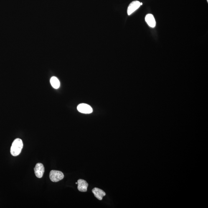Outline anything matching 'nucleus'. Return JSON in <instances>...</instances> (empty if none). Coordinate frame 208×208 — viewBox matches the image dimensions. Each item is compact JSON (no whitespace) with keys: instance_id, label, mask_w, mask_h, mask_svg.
<instances>
[{"instance_id":"f257e3e1","label":"nucleus","mask_w":208,"mask_h":208,"mask_svg":"<svg viewBox=\"0 0 208 208\" xmlns=\"http://www.w3.org/2000/svg\"><path fill=\"white\" fill-rule=\"evenodd\" d=\"M23 147L22 140L16 138L13 141L11 148V153L12 156H17L20 154Z\"/></svg>"},{"instance_id":"f03ea898","label":"nucleus","mask_w":208,"mask_h":208,"mask_svg":"<svg viewBox=\"0 0 208 208\" xmlns=\"http://www.w3.org/2000/svg\"><path fill=\"white\" fill-rule=\"evenodd\" d=\"M64 175L62 171L52 170L49 174V178L52 182H57L63 179Z\"/></svg>"},{"instance_id":"7ed1b4c3","label":"nucleus","mask_w":208,"mask_h":208,"mask_svg":"<svg viewBox=\"0 0 208 208\" xmlns=\"http://www.w3.org/2000/svg\"><path fill=\"white\" fill-rule=\"evenodd\" d=\"M77 110L80 113L84 114H90L92 112V107L85 103H82L78 105Z\"/></svg>"},{"instance_id":"20e7f679","label":"nucleus","mask_w":208,"mask_h":208,"mask_svg":"<svg viewBox=\"0 0 208 208\" xmlns=\"http://www.w3.org/2000/svg\"><path fill=\"white\" fill-rule=\"evenodd\" d=\"M140 6H141L140 2L138 1H134L130 3L127 9V13H128V15H130L132 14L137 9H138Z\"/></svg>"},{"instance_id":"39448f33","label":"nucleus","mask_w":208,"mask_h":208,"mask_svg":"<svg viewBox=\"0 0 208 208\" xmlns=\"http://www.w3.org/2000/svg\"><path fill=\"white\" fill-rule=\"evenodd\" d=\"M34 171L35 174L37 178H42L44 172L43 165L41 163H37L34 168Z\"/></svg>"},{"instance_id":"423d86ee","label":"nucleus","mask_w":208,"mask_h":208,"mask_svg":"<svg viewBox=\"0 0 208 208\" xmlns=\"http://www.w3.org/2000/svg\"><path fill=\"white\" fill-rule=\"evenodd\" d=\"M77 189L82 192H86L88 184L86 181L83 179H80L77 181Z\"/></svg>"},{"instance_id":"0eeeda50","label":"nucleus","mask_w":208,"mask_h":208,"mask_svg":"<svg viewBox=\"0 0 208 208\" xmlns=\"http://www.w3.org/2000/svg\"><path fill=\"white\" fill-rule=\"evenodd\" d=\"M92 191L95 197L100 201H102L103 196H106L105 191L98 188H94Z\"/></svg>"},{"instance_id":"6e6552de","label":"nucleus","mask_w":208,"mask_h":208,"mask_svg":"<svg viewBox=\"0 0 208 208\" xmlns=\"http://www.w3.org/2000/svg\"><path fill=\"white\" fill-rule=\"evenodd\" d=\"M145 21L150 27H154L156 26V21L154 16L151 14L147 15L145 18Z\"/></svg>"},{"instance_id":"1a4fd4ad","label":"nucleus","mask_w":208,"mask_h":208,"mask_svg":"<svg viewBox=\"0 0 208 208\" xmlns=\"http://www.w3.org/2000/svg\"><path fill=\"white\" fill-rule=\"evenodd\" d=\"M50 82L52 86L55 89H58L60 87V82L57 77H53L51 78Z\"/></svg>"},{"instance_id":"9d476101","label":"nucleus","mask_w":208,"mask_h":208,"mask_svg":"<svg viewBox=\"0 0 208 208\" xmlns=\"http://www.w3.org/2000/svg\"><path fill=\"white\" fill-rule=\"evenodd\" d=\"M142 4H143L142 3L140 2V5H141V6L142 5Z\"/></svg>"},{"instance_id":"9b49d317","label":"nucleus","mask_w":208,"mask_h":208,"mask_svg":"<svg viewBox=\"0 0 208 208\" xmlns=\"http://www.w3.org/2000/svg\"><path fill=\"white\" fill-rule=\"evenodd\" d=\"M76 184H77V182H76Z\"/></svg>"},{"instance_id":"f8f14e48","label":"nucleus","mask_w":208,"mask_h":208,"mask_svg":"<svg viewBox=\"0 0 208 208\" xmlns=\"http://www.w3.org/2000/svg\"><path fill=\"white\" fill-rule=\"evenodd\" d=\"M207 2H208V0H207Z\"/></svg>"}]
</instances>
